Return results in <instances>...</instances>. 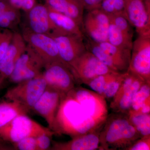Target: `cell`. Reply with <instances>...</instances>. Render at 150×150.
Wrapping results in <instances>:
<instances>
[{
	"label": "cell",
	"instance_id": "7402d4cb",
	"mask_svg": "<svg viewBox=\"0 0 150 150\" xmlns=\"http://www.w3.org/2000/svg\"><path fill=\"white\" fill-rule=\"evenodd\" d=\"M133 35L123 32L110 23L108 33L107 41L113 46L132 51Z\"/></svg>",
	"mask_w": 150,
	"mask_h": 150
},
{
	"label": "cell",
	"instance_id": "3957f363",
	"mask_svg": "<svg viewBox=\"0 0 150 150\" xmlns=\"http://www.w3.org/2000/svg\"><path fill=\"white\" fill-rule=\"evenodd\" d=\"M43 134L53 136L55 133L33 120L27 115H18L0 128V138L12 144L27 137H36Z\"/></svg>",
	"mask_w": 150,
	"mask_h": 150
},
{
	"label": "cell",
	"instance_id": "ffe728a7",
	"mask_svg": "<svg viewBox=\"0 0 150 150\" xmlns=\"http://www.w3.org/2000/svg\"><path fill=\"white\" fill-rule=\"evenodd\" d=\"M48 9L49 18L55 27L54 30L84 37L81 28L73 19L63 14Z\"/></svg>",
	"mask_w": 150,
	"mask_h": 150
},
{
	"label": "cell",
	"instance_id": "74e56055",
	"mask_svg": "<svg viewBox=\"0 0 150 150\" xmlns=\"http://www.w3.org/2000/svg\"><path fill=\"white\" fill-rule=\"evenodd\" d=\"M0 83H1V82H0Z\"/></svg>",
	"mask_w": 150,
	"mask_h": 150
},
{
	"label": "cell",
	"instance_id": "e575fe53",
	"mask_svg": "<svg viewBox=\"0 0 150 150\" xmlns=\"http://www.w3.org/2000/svg\"><path fill=\"white\" fill-rule=\"evenodd\" d=\"M138 111L143 113H150V98L146 101Z\"/></svg>",
	"mask_w": 150,
	"mask_h": 150
},
{
	"label": "cell",
	"instance_id": "83f0119b",
	"mask_svg": "<svg viewBox=\"0 0 150 150\" xmlns=\"http://www.w3.org/2000/svg\"><path fill=\"white\" fill-rule=\"evenodd\" d=\"M125 73L118 74L107 84L102 96L105 99H112L118 92L124 78Z\"/></svg>",
	"mask_w": 150,
	"mask_h": 150
},
{
	"label": "cell",
	"instance_id": "ba28073f",
	"mask_svg": "<svg viewBox=\"0 0 150 150\" xmlns=\"http://www.w3.org/2000/svg\"><path fill=\"white\" fill-rule=\"evenodd\" d=\"M49 35L56 42L61 60L69 68L73 62L87 51L84 37L55 30Z\"/></svg>",
	"mask_w": 150,
	"mask_h": 150
},
{
	"label": "cell",
	"instance_id": "5b68a950",
	"mask_svg": "<svg viewBox=\"0 0 150 150\" xmlns=\"http://www.w3.org/2000/svg\"><path fill=\"white\" fill-rule=\"evenodd\" d=\"M127 71L150 83V35H138L133 42Z\"/></svg>",
	"mask_w": 150,
	"mask_h": 150
},
{
	"label": "cell",
	"instance_id": "4dcf8cb0",
	"mask_svg": "<svg viewBox=\"0 0 150 150\" xmlns=\"http://www.w3.org/2000/svg\"><path fill=\"white\" fill-rule=\"evenodd\" d=\"M10 4L15 8L28 12L35 5V0H10Z\"/></svg>",
	"mask_w": 150,
	"mask_h": 150
},
{
	"label": "cell",
	"instance_id": "30bf717a",
	"mask_svg": "<svg viewBox=\"0 0 150 150\" xmlns=\"http://www.w3.org/2000/svg\"><path fill=\"white\" fill-rule=\"evenodd\" d=\"M44 64L41 59L29 46L19 57L9 77L16 83L40 76Z\"/></svg>",
	"mask_w": 150,
	"mask_h": 150
},
{
	"label": "cell",
	"instance_id": "9c48e42d",
	"mask_svg": "<svg viewBox=\"0 0 150 150\" xmlns=\"http://www.w3.org/2000/svg\"><path fill=\"white\" fill-rule=\"evenodd\" d=\"M68 93L80 105L88 116L100 121H106L108 115V108L103 97L83 88H74Z\"/></svg>",
	"mask_w": 150,
	"mask_h": 150
},
{
	"label": "cell",
	"instance_id": "d590c367",
	"mask_svg": "<svg viewBox=\"0 0 150 150\" xmlns=\"http://www.w3.org/2000/svg\"><path fill=\"white\" fill-rule=\"evenodd\" d=\"M12 145L8 144V142H5L0 138V150H14Z\"/></svg>",
	"mask_w": 150,
	"mask_h": 150
},
{
	"label": "cell",
	"instance_id": "4fadbf2b",
	"mask_svg": "<svg viewBox=\"0 0 150 150\" xmlns=\"http://www.w3.org/2000/svg\"><path fill=\"white\" fill-rule=\"evenodd\" d=\"M124 13L138 35H150V0H125Z\"/></svg>",
	"mask_w": 150,
	"mask_h": 150
},
{
	"label": "cell",
	"instance_id": "5bb4252c",
	"mask_svg": "<svg viewBox=\"0 0 150 150\" xmlns=\"http://www.w3.org/2000/svg\"><path fill=\"white\" fill-rule=\"evenodd\" d=\"M65 95L47 87L32 108V110L45 119L48 128L53 132L56 113L61 100Z\"/></svg>",
	"mask_w": 150,
	"mask_h": 150
},
{
	"label": "cell",
	"instance_id": "277c9868",
	"mask_svg": "<svg viewBox=\"0 0 150 150\" xmlns=\"http://www.w3.org/2000/svg\"><path fill=\"white\" fill-rule=\"evenodd\" d=\"M47 83L42 74L36 77L17 83L4 95L7 100L19 103L30 111L46 91Z\"/></svg>",
	"mask_w": 150,
	"mask_h": 150
},
{
	"label": "cell",
	"instance_id": "f546056e",
	"mask_svg": "<svg viewBox=\"0 0 150 150\" xmlns=\"http://www.w3.org/2000/svg\"><path fill=\"white\" fill-rule=\"evenodd\" d=\"M14 150H38L36 138L27 137L12 144Z\"/></svg>",
	"mask_w": 150,
	"mask_h": 150
},
{
	"label": "cell",
	"instance_id": "8fae6325",
	"mask_svg": "<svg viewBox=\"0 0 150 150\" xmlns=\"http://www.w3.org/2000/svg\"><path fill=\"white\" fill-rule=\"evenodd\" d=\"M87 11L84 13L82 28L84 36L97 43L107 41L109 16L99 8Z\"/></svg>",
	"mask_w": 150,
	"mask_h": 150
},
{
	"label": "cell",
	"instance_id": "8992f818",
	"mask_svg": "<svg viewBox=\"0 0 150 150\" xmlns=\"http://www.w3.org/2000/svg\"><path fill=\"white\" fill-rule=\"evenodd\" d=\"M69 68L76 82L86 85L94 78L114 72L87 50Z\"/></svg>",
	"mask_w": 150,
	"mask_h": 150
},
{
	"label": "cell",
	"instance_id": "44dd1931",
	"mask_svg": "<svg viewBox=\"0 0 150 150\" xmlns=\"http://www.w3.org/2000/svg\"><path fill=\"white\" fill-rule=\"evenodd\" d=\"M30 110L19 103L7 100L0 102V128L18 115L27 114Z\"/></svg>",
	"mask_w": 150,
	"mask_h": 150
},
{
	"label": "cell",
	"instance_id": "603a6c76",
	"mask_svg": "<svg viewBox=\"0 0 150 150\" xmlns=\"http://www.w3.org/2000/svg\"><path fill=\"white\" fill-rule=\"evenodd\" d=\"M129 121L142 137L150 136V114L130 109L126 113Z\"/></svg>",
	"mask_w": 150,
	"mask_h": 150
},
{
	"label": "cell",
	"instance_id": "d6986e66",
	"mask_svg": "<svg viewBox=\"0 0 150 150\" xmlns=\"http://www.w3.org/2000/svg\"><path fill=\"white\" fill-rule=\"evenodd\" d=\"M144 83V81L137 77L130 87L118 98L112 100L110 108L114 112L127 113L131 109L135 94Z\"/></svg>",
	"mask_w": 150,
	"mask_h": 150
},
{
	"label": "cell",
	"instance_id": "cb8c5ba5",
	"mask_svg": "<svg viewBox=\"0 0 150 150\" xmlns=\"http://www.w3.org/2000/svg\"><path fill=\"white\" fill-rule=\"evenodd\" d=\"M118 74L120 73L112 72L105 74L100 75L94 78L87 85L93 91L102 96L107 84Z\"/></svg>",
	"mask_w": 150,
	"mask_h": 150
},
{
	"label": "cell",
	"instance_id": "8d00e7d4",
	"mask_svg": "<svg viewBox=\"0 0 150 150\" xmlns=\"http://www.w3.org/2000/svg\"><path fill=\"white\" fill-rule=\"evenodd\" d=\"M11 6V4L8 5L4 2L0 1V16L5 11L8 9Z\"/></svg>",
	"mask_w": 150,
	"mask_h": 150
},
{
	"label": "cell",
	"instance_id": "4316f807",
	"mask_svg": "<svg viewBox=\"0 0 150 150\" xmlns=\"http://www.w3.org/2000/svg\"><path fill=\"white\" fill-rule=\"evenodd\" d=\"M125 0H102L99 9L108 16L124 13Z\"/></svg>",
	"mask_w": 150,
	"mask_h": 150
},
{
	"label": "cell",
	"instance_id": "6da1fadb",
	"mask_svg": "<svg viewBox=\"0 0 150 150\" xmlns=\"http://www.w3.org/2000/svg\"><path fill=\"white\" fill-rule=\"evenodd\" d=\"M100 133L99 150H126L142 137L131 124L126 113L108 115Z\"/></svg>",
	"mask_w": 150,
	"mask_h": 150
},
{
	"label": "cell",
	"instance_id": "e0dca14e",
	"mask_svg": "<svg viewBox=\"0 0 150 150\" xmlns=\"http://www.w3.org/2000/svg\"><path fill=\"white\" fill-rule=\"evenodd\" d=\"M28 12V29L33 33L49 35L55 27L49 16V10L46 5H37Z\"/></svg>",
	"mask_w": 150,
	"mask_h": 150
},
{
	"label": "cell",
	"instance_id": "836d02e7",
	"mask_svg": "<svg viewBox=\"0 0 150 150\" xmlns=\"http://www.w3.org/2000/svg\"><path fill=\"white\" fill-rule=\"evenodd\" d=\"M85 9L91 10L94 9L99 8L102 0H81Z\"/></svg>",
	"mask_w": 150,
	"mask_h": 150
},
{
	"label": "cell",
	"instance_id": "f1b7e54d",
	"mask_svg": "<svg viewBox=\"0 0 150 150\" xmlns=\"http://www.w3.org/2000/svg\"><path fill=\"white\" fill-rule=\"evenodd\" d=\"M110 23L115 25L118 29L123 32L133 35L132 25L127 18L124 13L114 14L108 16Z\"/></svg>",
	"mask_w": 150,
	"mask_h": 150
},
{
	"label": "cell",
	"instance_id": "7a4b0ae2",
	"mask_svg": "<svg viewBox=\"0 0 150 150\" xmlns=\"http://www.w3.org/2000/svg\"><path fill=\"white\" fill-rule=\"evenodd\" d=\"M86 50L115 72L126 73L131 61V50L118 48L108 41L97 43L85 38Z\"/></svg>",
	"mask_w": 150,
	"mask_h": 150
},
{
	"label": "cell",
	"instance_id": "ac0fdd59",
	"mask_svg": "<svg viewBox=\"0 0 150 150\" xmlns=\"http://www.w3.org/2000/svg\"><path fill=\"white\" fill-rule=\"evenodd\" d=\"M46 5L50 9L73 19L82 28L85 9L81 0H46Z\"/></svg>",
	"mask_w": 150,
	"mask_h": 150
},
{
	"label": "cell",
	"instance_id": "9a60e30c",
	"mask_svg": "<svg viewBox=\"0 0 150 150\" xmlns=\"http://www.w3.org/2000/svg\"><path fill=\"white\" fill-rule=\"evenodd\" d=\"M26 44L22 35L14 33L11 43L0 60V72L4 76H11L16 61L26 48Z\"/></svg>",
	"mask_w": 150,
	"mask_h": 150
},
{
	"label": "cell",
	"instance_id": "7c38bea8",
	"mask_svg": "<svg viewBox=\"0 0 150 150\" xmlns=\"http://www.w3.org/2000/svg\"><path fill=\"white\" fill-rule=\"evenodd\" d=\"M22 35L28 46L40 57L44 66L51 62L62 61L56 42L50 35L35 33L26 28Z\"/></svg>",
	"mask_w": 150,
	"mask_h": 150
},
{
	"label": "cell",
	"instance_id": "2e32d148",
	"mask_svg": "<svg viewBox=\"0 0 150 150\" xmlns=\"http://www.w3.org/2000/svg\"><path fill=\"white\" fill-rule=\"evenodd\" d=\"M101 129L73 138L64 143L53 142L51 150H95L99 149L100 133Z\"/></svg>",
	"mask_w": 150,
	"mask_h": 150
},
{
	"label": "cell",
	"instance_id": "484cf974",
	"mask_svg": "<svg viewBox=\"0 0 150 150\" xmlns=\"http://www.w3.org/2000/svg\"><path fill=\"white\" fill-rule=\"evenodd\" d=\"M20 20V13L18 9L11 7L0 16V27L6 28L15 26Z\"/></svg>",
	"mask_w": 150,
	"mask_h": 150
},
{
	"label": "cell",
	"instance_id": "1f68e13d",
	"mask_svg": "<svg viewBox=\"0 0 150 150\" xmlns=\"http://www.w3.org/2000/svg\"><path fill=\"white\" fill-rule=\"evenodd\" d=\"M150 150V136L142 137L126 149V150Z\"/></svg>",
	"mask_w": 150,
	"mask_h": 150
},
{
	"label": "cell",
	"instance_id": "d6a6232c",
	"mask_svg": "<svg viewBox=\"0 0 150 150\" xmlns=\"http://www.w3.org/2000/svg\"><path fill=\"white\" fill-rule=\"evenodd\" d=\"M52 137V136L48 134H43L36 137L38 150H46L51 149Z\"/></svg>",
	"mask_w": 150,
	"mask_h": 150
},
{
	"label": "cell",
	"instance_id": "d4e9b609",
	"mask_svg": "<svg viewBox=\"0 0 150 150\" xmlns=\"http://www.w3.org/2000/svg\"><path fill=\"white\" fill-rule=\"evenodd\" d=\"M150 98V83H144L135 94L131 109L138 111L148 99Z\"/></svg>",
	"mask_w": 150,
	"mask_h": 150
},
{
	"label": "cell",
	"instance_id": "52a82bcc",
	"mask_svg": "<svg viewBox=\"0 0 150 150\" xmlns=\"http://www.w3.org/2000/svg\"><path fill=\"white\" fill-rule=\"evenodd\" d=\"M44 69L42 76L48 87L64 95L74 88V77L69 67L62 61L46 64Z\"/></svg>",
	"mask_w": 150,
	"mask_h": 150
}]
</instances>
